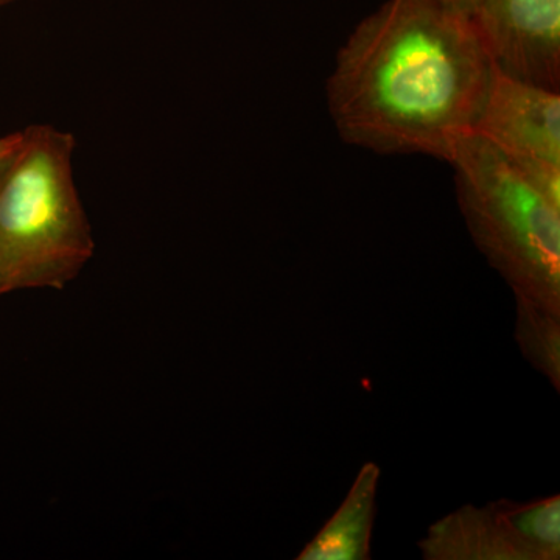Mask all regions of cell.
<instances>
[{
    "label": "cell",
    "mask_w": 560,
    "mask_h": 560,
    "mask_svg": "<svg viewBox=\"0 0 560 560\" xmlns=\"http://www.w3.org/2000/svg\"><path fill=\"white\" fill-rule=\"evenodd\" d=\"M16 2V0H0V10L3 9V7L10 5V3Z\"/></svg>",
    "instance_id": "8fae6325"
},
{
    "label": "cell",
    "mask_w": 560,
    "mask_h": 560,
    "mask_svg": "<svg viewBox=\"0 0 560 560\" xmlns=\"http://www.w3.org/2000/svg\"><path fill=\"white\" fill-rule=\"evenodd\" d=\"M452 2H463V3H467V2H470V0H452Z\"/></svg>",
    "instance_id": "7c38bea8"
},
{
    "label": "cell",
    "mask_w": 560,
    "mask_h": 560,
    "mask_svg": "<svg viewBox=\"0 0 560 560\" xmlns=\"http://www.w3.org/2000/svg\"><path fill=\"white\" fill-rule=\"evenodd\" d=\"M467 10L493 69L560 92V0H470Z\"/></svg>",
    "instance_id": "277c9868"
},
{
    "label": "cell",
    "mask_w": 560,
    "mask_h": 560,
    "mask_svg": "<svg viewBox=\"0 0 560 560\" xmlns=\"http://www.w3.org/2000/svg\"><path fill=\"white\" fill-rule=\"evenodd\" d=\"M382 470L366 463L341 506L296 556L298 560H370Z\"/></svg>",
    "instance_id": "52a82bcc"
},
{
    "label": "cell",
    "mask_w": 560,
    "mask_h": 560,
    "mask_svg": "<svg viewBox=\"0 0 560 560\" xmlns=\"http://www.w3.org/2000/svg\"><path fill=\"white\" fill-rule=\"evenodd\" d=\"M419 550L427 560H529L504 500L464 504L445 515L430 526Z\"/></svg>",
    "instance_id": "8992f818"
},
{
    "label": "cell",
    "mask_w": 560,
    "mask_h": 560,
    "mask_svg": "<svg viewBox=\"0 0 560 560\" xmlns=\"http://www.w3.org/2000/svg\"><path fill=\"white\" fill-rule=\"evenodd\" d=\"M471 132L512 161L560 164V92L492 68Z\"/></svg>",
    "instance_id": "5b68a950"
},
{
    "label": "cell",
    "mask_w": 560,
    "mask_h": 560,
    "mask_svg": "<svg viewBox=\"0 0 560 560\" xmlns=\"http://www.w3.org/2000/svg\"><path fill=\"white\" fill-rule=\"evenodd\" d=\"M21 149L0 180V296L62 290L94 256V238L73 183L70 132L22 130Z\"/></svg>",
    "instance_id": "7a4b0ae2"
},
{
    "label": "cell",
    "mask_w": 560,
    "mask_h": 560,
    "mask_svg": "<svg viewBox=\"0 0 560 560\" xmlns=\"http://www.w3.org/2000/svg\"><path fill=\"white\" fill-rule=\"evenodd\" d=\"M448 164L471 241L512 293L560 315V209L517 165L469 132Z\"/></svg>",
    "instance_id": "3957f363"
},
{
    "label": "cell",
    "mask_w": 560,
    "mask_h": 560,
    "mask_svg": "<svg viewBox=\"0 0 560 560\" xmlns=\"http://www.w3.org/2000/svg\"><path fill=\"white\" fill-rule=\"evenodd\" d=\"M22 138H24L22 131L0 138V180L9 171L11 162L16 158L18 151L21 149Z\"/></svg>",
    "instance_id": "30bf717a"
},
{
    "label": "cell",
    "mask_w": 560,
    "mask_h": 560,
    "mask_svg": "<svg viewBox=\"0 0 560 560\" xmlns=\"http://www.w3.org/2000/svg\"><path fill=\"white\" fill-rule=\"evenodd\" d=\"M515 298L514 337L523 359L560 390V315L545 311L521 294Z\"/></svg>",
    "instance_id": "ba28073f"
},
{
    "label": "cell",
    "mask_w": 560,
    "mask_h": 560,
    "mask_svg": "<svg viewBox=\"0 0 560 560\" xmlns=\"http://www.w3.org/2000/svg\"><path fill=\"white\" fill-rule=\"evenodd\" d=\"M512 526L529 560L560 559V495L517 503L504 500Z\"/></svg>",
    "instance_id": "9c48e42d"
},
{
    "label": "cell",
    "mask_w": 560,
    "mask_h": 560,
    "mask_svg": "<svg viewBox=\"0 0 560 560\" xmlns=\"http://www.w3.org/2000/svg\"><path fill=\"white\" fill-rule=\"evenodd\" d=\"M492 73L467 3L386 0L342 44L327 106L346 143L451 161Z\"/></svg>",
    "instance_id": "6da1fadb"
}]
</instances>
